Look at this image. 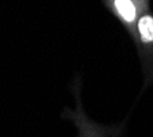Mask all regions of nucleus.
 I'll list each match as a JSON object with an SVG mask.
<instances>
[{
	"instance_id": "obj_1",
	"label": "nucleus",
	"mask_w": 153,
	"mask_h": 137,
	"mask_svg": "<svg viewBox=\"0 0 153 137\" xmlns=\"http://www.w3.org/2000/svg\"><path fill=\"white\" fill-rule=\"evenodd\" d=\"M115 8L126 22H133L137 15V10L131 0H115Z\"/></svg>"
},
{
	"instance_id": "obj_2",
	"label": "nucleus",
	"mask_w": 153,
	"mask_h": 137,
	"mask_svg": "<svg viewBox=\"0 0 153 137\" xmlns=\"http://www.w3.org/2000/svg\"><path fill=\"white\" fill-rule=\"evenodd\" d=\"M138 32L145 43L153 41V18L149 15H145L138 21Z\"/></svg>"
}]
</instances>
